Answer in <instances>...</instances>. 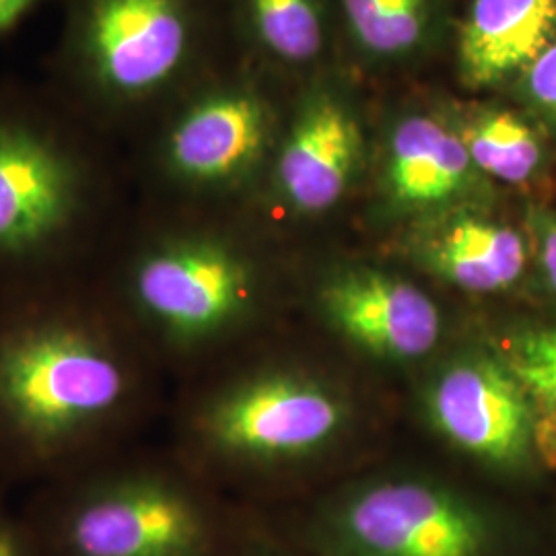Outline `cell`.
Segmentation results:
<instances>
[{
	"label": "cell",
	"instance_id": "cell-1",
	"mask_svg": "<svg viewBox=\"0 0 556 556\" xmlns=\"http://www.w3.org/2000/svg\"><path fill=\"white\" fill-rule=\"evenodd\" d=\"M46 83L112 139L153 118L199 52L194 0H59Z\"/></svg>",
	"mask_w": 556,
	"mask_h": 556
},
{
	"label": "cell",
	"instance_id": "cell-2",
	"mask_svg": "<svg viewBox=\"0 0 556 556\" xmlns=\"http://www.w3.org/2000/svg\"><path fill=\"white\" fill-rule=\"evenodd\" d=\"M110 140L46 80L0 77V260L40 258L79 231Z\"/></svg>",
	"mask_w": 556,
	"mask_h": 556
},
{
	"label": "cell",
	"instance_id": "cell-3",
	"mask_svg": "<svg viewBox=\"0 0 556 556\" xmlns=\"http://www.w3.org/2000/svg\"><path fill=\"white\" fill-rule=\"evenodd\" d=\"M334 556H497V521L472 498L427 480H383L326 519Z\"/></svg>",
	"mask_w": 556,
	"mask_h": 556
},
{
	"label": "cell",
	"instance_id": "cell-4",
	"mask_svg": "<svg viewBox=\"0 0 556 556\" xmlns=\"http://www.w3.org/2000/svg\"><path fill=\"white\" fill-rule=\"evenodd\" d=\"M124 374L91 338L41 330L0 353V408L38 438L66 435L112 410Z\"/></svg>",
	"mask_w": 556,
	"mask_h": 556
},
{
	"label": "cell",
	"instance_id": "cell-5",
	"mask_svg": "<svg viewBox=\"0 0 556 556\" xmlns=\"http://www.w3.org/2000/svg\"><path fill=\"white\" fill-rule=\"evenodd\" d=\"M132 293L142 309L174 334L208 337L243 312L252 295V273L223 239H161L135 260Z\"/></svg>",
	"mask_w": 556,
	"mask_h": 556
},
{
	"label": "cell",
	"instance_id": "cell-6",
	"mask_svg": "<svg viewBox=\"0 0 556 556\" xmlns=\"http://www.w3.org/2000/svg\"><path fill=\"white\" fill-rule=\"evenodd\" d=\"M167 114L155 160L163 176L192 190L236 186L270 139L268 105L243 83L204 87Z\"/></svg>",
	"mask_w": 556,
	"mask_h": 556
},
{
	"label": "cell",
	"instance_id": "cell-7",
	"mask_svg": "<svg viewBox=\"0 0 556 556\" xmlns=\"http://www.w3.org/2000/svg\"><path fill=\"white\" fill-rule=\"evenodd\" d=\"M427 410L452 445L493 468L521 472L538 459L534 404L498 355L447 365L433 379Z\"/></svg>",
	"mask_w": 556,
	"mask_h": 556
},
{
	"label": "cell",
	"instance_id": "cell-8",
	"mask_svg": "<svg viewBox=\"0 0 556 556\" xmlns=\"http://www.w3.org/2000/svg\"><path fill=\"white\" fill-rule=\"evenodd\" d=\"M342 422L344 406L328 388L298 376H266L220 397L206 429L229 454L293 457L332 441Z\"/></svg>",
	"mask_w": 556,
	"mask_h": 556
},
{
	"label": "cell",
	"instance_id": "cell-9",
	"mask_svg": "<svg viewBox=\"0 0 556 556\" xmlns=\"http://www.w3.org/2000/svg\"><path fill=\"white\" fill-rule=\"evenodd\" d=\"M68 544L77 556H199L204 523L197 507L163 484H128L75 511Z\"/></svg>",
	"mask_w": 556,
	"mask_h": 556
},
{
	"label": "cell",
	"instance_id": "cell-10",
	"mask_svg": "<svg viewBox=\"0 0 556 556\" xmlns=\"http://www.w3.org/2000/svg\"><path fill=\"white\" fill-rule=\"evenodd\" d=\"M319 305L338 334L376 357H425L441 338L435 301L386 273L353 270L332 278L319 293Z\"/></svg>",
	"mask_w": 556,
	"mask_h": 556
},
{
	"label": "cell",
	"instance_id": "cell-11",
	"mask_svg": "<svg viewBox=\"0 0 556 556\" xmlns=\"http://www.w3.org/2000/svg\"><path fill=\"white\" fill-rule=\"evenodd\" d=\"M357 122L337 101L314 103L291 128L277 161V181L287 202L303 213L334 206L357 169Z\"/></svg>",
	"mask_w": 556,
	"mask_h": 556
},
{
	"label": "cell",
	"instance_id": "cell-12",
	"mask_svg": "<svg viewBox=\"0 0 556 556\" xmlns=\"http://www.w3.org/2000/svg\"><path fill=\"white\" fill-rule=\"evenodd\" d=\"M556 40V0H475L459 60L470 85H493L528 66Z\"/></svg>",
	"mask_w": 556,
	"mask_h": 556
},
{
	"label": "cell",
	"instance_id": "cell-13",
	"mask_svg": "<svg viewBox=\"0 0 556 556\" xmlns=\"http://www.w3.org/2000/svg\"><path fill=\"white\" fill-rule=\"evenodd\" d=\"M422 264L468 293H498L526 270L528 248L514 227L472 215L441 223L420 243Z\"/></svg>",
	"mask_w": 556,
	"mask_h": 556
},
{
	"label": "cell",
	"instance_id": "cell-14",
	"mask_svg": "<svg viewBox=\"0 0 556 556\" xmlns=\"http://www.w3.org/2000/svg\"><path fill=\"white\" fill-rule=\"evenodd\" d=\"M464 140L438 119H404L388 149L386 181L400 206L429 208L457 197L472 178Z\"/></svg>",
	"mask_w": 556,
	"mask_h": 556
},
{
	"label": "cell",
	"instance_id": "cell-15",
	"mask_svg": "<svg viewBox=\"0 0 556 556\" xmlns=\"http://www.w3.org/2000/svg\"><path fill=\"white\" fill-rule=\"evenodd\" d=\"M498 357L514 371L536 410V456L556 468V324L523 328Z\"/></svg>",
	"mask_w": 556,
	"mask_h": 556
},
{
	"label": "cell",
	"instance_id": "cell-16",
	"mask_svg": "<svg viewBox=\"0 0 556 556\" xmlns=\"http://www.w3.org/2000/svg\"><path fill=\"white\" fill-rule=\"evenodd\" d=\"M472 165L505 184H523L542 161L536 132L511 112H486L472 119L459 135Z\"/></svg>",
	"mask_w": 556,
	"mask_h": 556
},
{
	"label": "cell",
	"instance_id": "cell-17",
	"mask_svg": "<svg viewBox=\"0 0 556 556\" xmlns=\"http://www.w3.org/2000/svg\"><path fill=\"white\" fill-rule=\"evenodd\" d=\"M243 20L260 46L289 62L316 56L321 23L314 0H241Z\"/></svg>",
	"mask_w": 556,
	"mask_h": 556
},
{
	"label": "cell",
	"instance_id": "cell-18",
	"mask_svg": "<svg viewBox=\"0 0 556 556\" xmlns=\"http://www.w3.org/2000/svg\"><path fill=\"white\" fill-rule=\"evenodd\" d=\"M357 40L371 52L397 54L422 36L427 0H342Z\"/></svg>",
	"mask_w": 556,
	"mask_h": 556
},
{
	"label": "cell",
	"instance_id": "cell-19",
	"mask_svg": "<svg viewBox=\"0 0 556 556\" xmlns=\"http://www.w3.org/2000/svg\"><path fill=\"white\" fill-rule=\"evenodd\" d=\"M530 100L556 122V40L526 71Z\"/></svg>",
	"mask_w": 556,
	"mask_h": 556
},
{
	"label": "cell",
	"instance_id": "cell-20",
	"mask_svg": "<svg viewBox=\"0 0 556 556\" xmlns=\"http://www.w3.org/2000/svg\"><path fill=\"white\" fill-rule=\"evenodd\" d=\"M538 262L548 289L556 295V217H551L540 229Z\"/></svg>",
	"mask_w": 556,
	"mask_h": 556
},
{
	"label": "cell",
	"instance_id": "cell-21",
	"mask_svg": "<svg viewBox=\"0 0 556 556\" xmlns=\"http://www.w3.org/2000/svg\"><path fill=\"white\" fill-rule=\"evenodd\" d=\"M43 2L46 0H0V41L11 36Z\"/></svg>",
	"mask_w": 556,
	"mask_h": 556
},
{
	"label": "cell",
	"instance_id": "cell-22",
	"mask_svg": "<svg viewBox=\"0 0 556 556\" xmlns=\"http://www.w3.org/2000/svg\"><path fill=\"white\" fill-rule=\"evenodd\" d=\"M0 556H23L21 555L20 544L13 538L11 532L0 528Z\"/></svg>",
	"mask_w": 556,
	"mask_h": 556
}]
</instances>
